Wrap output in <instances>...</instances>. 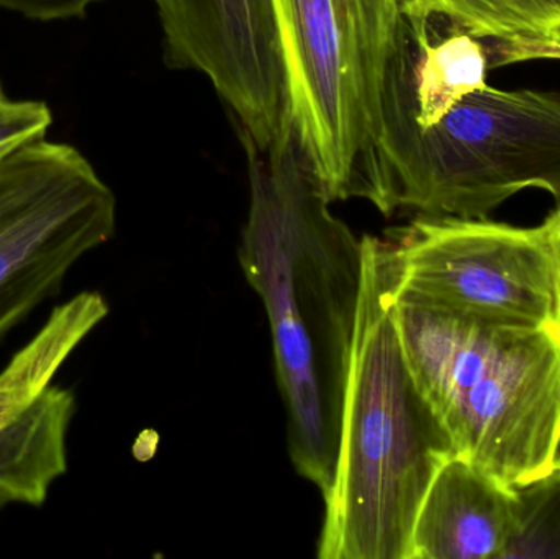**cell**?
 <instances>
[{
  "mask_svg": "<svg viewBox=\"0 0 560 559\" xmlns=\"http://www.w3.org/2000/svg\"><path fill=\"white\" fill-rule=\"evenodd\" d=\"M249 209L240 265L265 305L293 468L328 492L362 279V238L329 210L289 118L265 148L242 141Z\"/></svg>",
  "mask_w": 560,
  "mask_h": 559,
  "instance_id": "6da1fadb",
  "label": "cell"
},
{
  "mask_svg": "<svg viewBox=\"0 0 560 559\" xmlns=\"http://www.w3.org/2000/svg\"><path fill=\"white\" fill-rule=\"evenodd\" d=\"M390 245L362 236V279L319 559H410L411 532L438 469L456 455L415 383L394 318Z\"/></svg>",
  "mask_w": 560,
  "mask_h": 559,
  "instance_id": "7a4b0ae2",
  "label": "cell"
},
{
  "mask_svg": "<svg viewBox=\"0 0 560 559\" xmlns=\"http://www.w3.org/2000/svg\"><path fill=\"white\" fill-rule=\"evenodd\" d=\"M415 383L454 453L520 488L552 469L560 430V324L505 327L394 295Z\"/></svg>",
  "mask_w": 560,
  "mask_h": 559,
  "instance_id": "3957f363",
  "label": "cell"
},
{
  "mask_svg": "<svg viewBox=\"0 0 560 559\" xmlns=\"http://www.w3.org/2000/svg\"><path fill=\"white\" fill-rule=\"evenodd\" d=\"M378 164L384 216L487 219L525 189L560 206V94L487 84L431 124L388 121Z\"/></svg>",
  "mask_w": 560,
  "mask_h": 559,
  "instance_id": "277c9868",
  "label": "cell"
},
{
  "mask_svg": "<svg viewBox=\"0 0 560 559\" xmlns=\"http://www.w3.org/2000/svg\"><path fill=\"white\" fill-rule=\"evenodd\" d=\"M115 226L114 193L71 144L42 138L0 161V338Z\"/></svg>",
  "mask_w": 560,
  "mask_h": 559,
  "instance_id": "5b68a950",
  "label": "cell"
},
{
  "mask_svg": "<svg viewBox=\"0 0 560 559\" xmlns=\"http://www.w3.org/2000/svg\"><path fill=\"white\" fill-rule=\"evenodd\" d=\"M387 242L395 295L505 327L558 322L555 252L542 225L418 216Z\"/></svg>",
  "mask_w": 560,
  "mask_h": 559,
  "instance_id": "8992f818",
  "label": "cell"
},
{
  "mask_svg": "<svg viewBox=\"0 0 560 559\" xmlns=\"http://www.w3.org/2000/svg\"><path fill=\"white\" fill-rule=\"evenodd\" d=\"M287 118L331 202L382 199L377 138L342 38L335 0H271Z\"/></svg>",
  "mask_w": 560,
  "mask_h": 559,
  "instance_id": "52a82bcc",
  "label": "cell"
},
{
  "mask_svg": "<svg viewBox=\"0 0 560 559\" xmlns=\"http://www.w3.org/2000/svg\"><path fill=\"white\" fill-rule=\"evenodd\" d=\"M107 315L104 295H74L52 308L0 371V509L42 508L68 471V433L78 406L74 393L52 380Z\"/></svg>",
  "mask_w": 560,
  "mask_h": 559,
  "instance_id": "ba28073f",
  "label": "cell"
},
{
  "mask_svg": "<svg viewBox=\"0 0 560 559\" xmlns=\"http://www.w3.org/2000/svg\"><path fill=\"white\" fill-rule=\"evenodd\" d=\"M515 488L454 455L438 469L411 532L410 559H500Z\"/></svg>",
  "mask_w": 560,
  "mask_h": 559,
  "instance_id": "9c48e42d",
  "label": "cell"
},
{
  "mask_svg": "<svg viewBox=\"0 0 560 559\" xmlns=\"http://www.w3.org/2000/svg\"><path fill=\"white\" fill-rule=\"evenodd\" d=\"M404 13L447 20L489 42L492 66L560 58V0H405Z\"/></svg>",
  "mask_w": 560,
  "mask_h": 559,
  "instance_id": "30bf717a",
  "label": "cell"
},
{
  "mask_svg": "<svg viewBox=\"0 0 560 559\" xmlns=\"http://www.w3.org/2000/svg\"><path fill=\"white\" fill-rule=\"evenodd\" d=\"M515 492L512 528L500 559H560V469Z\"/></svg>",
  "mask_w": 560,
  "mask_h": 559,
  "instance_id": "8fae6325",
  "label": "cell"
},
{
  "mask_svg": "<svg viewBox=\"0 0 560 559\" xmlns=\"http://www.w3.org/2000/svg\"><path fill=\"white\" fill-rule=\"evenodd\" d=\"M51 125L52 112L46 102L10 98L0 82V161L45 138Z\"/></svg>",
  "mask_w": 560,
  "mask_h": 559,
  "instance_id": "7c38bea8",
  "label": "cell"
},
{
  "mask_svg": "<svg viewBox=\"0 0 560 559\" xmlns=\"http://www.w3.org/2000/svg\"><path fill=\"white\" fill-rule=\"evenodd\" d=\"M104 0H0V10L33 22H62L82 19Z\"/></svg>",
  "mask_w": 560,
  "mask_h": 559,
  "instance_id": "4fadbf2b",
  "label": "cell"
},
{
  "mask_svg": "<svg viewBox=\"0 0 560 559\" xmlns=\"http://www.w3.org/2000/svg\"><path fill=\"white\" fill-rule=\"evenodd\" d=\"M546 233H548L549 242H551L552 252L556 259V289H558V322L560 324V206L555 213L546 219L542 223Z\"/></svg>",
  "mask_w": 560,
  "mask_h": 559,
  "instance_id": "5bb4252c",
  "label": "cell"
},
{
  "mask_svg": "<svg viewBox=\"0 0 560 559\" xmlns=\"http://www.w3.org/2000/svg\"><path fill=\"white\" fill-rule=\"evenodd\" d=\"M552 468L560 469V430H559L558 442H556L555 456H552Z\"/></svg>",
  "mask_w": 560,
  "mask_h": 559,
  "instance_id": "9a60e30c",
  "label": "cell"
}]
</instances>
